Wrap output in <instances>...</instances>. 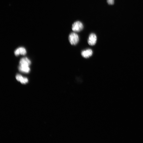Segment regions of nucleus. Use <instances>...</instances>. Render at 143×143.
<instances>
[{"label":"nucleus","instance_id":"nucleus-1","mask_svg":"<svg viewBox=\"0 0 143 143\" xmlns=\"http://www.w3.org/2000/svg\"><path fill=\"white\" fill-rule=\"evenodd\" d=\"M68 39L69 42L72 45H76L79 41V38L78 35L74 33H72L69 35Z\"/></svg>","mask_w":143,"mask_h":143},{"label":"nucleus","instance_id":"nucleus-2","mask_svg":"<svg viewBox=\"0 0 143 143\" xmlns=\"http://www.w3.org/2000/svg\"><path fill=\"white\" fill-rule=\"evenodd\" d=\"M83 28L84 26L82 23L79 21H77L73 24L72 30L74 31L79 32L83 30Z\"/></svg>","mask_w":143,"mask_h":143},{"label":"nucleus","instance_id":"nucleus-3","mask_svg":"<svg viewBox=\"0 0 143 143\" xmlns=\"http://www.w3.org/2000/svg\"><path fill=\"white\" fill-rule=\"evenodd\" d=\"M97 41V37L95 34L94 33L91 34L88 40V43L89 45L93 46L96 44Z\"/></svg>","mask_w":143,"mask_h":143},{"label":"nucleus","instance_id":"nucleus-4","mask_svg":"<svg viewBox=\"0 0 143 143\" xmlns=\"http://www.w3.org/2000/svg\"><path fill=\"white\" fill-rule=\"evenodd\" d=\"M93 54L92 50L90 49H88L83 51L81 53L82 56L85 58H88L91 57Z\"/></svg>","mask_w":143,"mask_h":143},{"label":"nucleus","instance_id":"nucleus-5","mask_svg":"<svg viewBox=\"0 0 143 143\" xmlns=\"http://www.w3.org/2000/svg\"><path fill=\"white\" fill-rule=\"evenodd\" d=\"M31 63L30 60L27 57L22 58L20 62V65L21 66H29Z\"/></svg>","mask_w":143,"mask_h":143},{"label":"nucleus","instance_id":"nucleus-6","mask_svg":"<svg viewBox=\"0 0 143 143\" xmlns=\"http://www.w3.org/2000/svg\"><path fill=\"white\" fill-rule=\"evenodd\" d=\"M27 52L25 49L24 47H20L17 49L15 52V55L16 56H18L20 54L22 55H25Z\"/></svg>","mask_w":143,"mask_h":143},{"label":"nucleus","instance_id":"nucleus-7","mask_svg":"<svg viewBox=\"0 0 143 143\" xmlns=\"http://www.w3.org/2000/svg\"><path fill=\"white\" fill-rule=\"evenodd\" d=\"M16 79L19 81H20L22 84H26L28 81L27 78L23 77L20 74H17L16 76Z\"/></svg>","mask_w":143,"mask_h":143},{"label":"nucleus","instance_id":"nucleus-8","mask_svg":"<svg viewBox=\"0 0 143 143\" xmlns=\"http://www.w3.org/2000/svg\"><path fill=\"white\" fill-rule=\"evenodd\" d=\"M19 70L20 71L28 73L30 71V69L29 66H20L19 68Z\"/></svg>","mask_w":143,"mask_h":143},{"label":"nucleus","instance_id":"nucleus-9","mask_svg":"<svg viewBox=\"0 0 143 143\" xmlns=\"http://www.w3.org/2000/svg\"><path fill=\"white\" fill-rule=\"evenodd\" d=\"M108 4L110 5H112L114 3V0H107Z\"/></svg>","mask_w":143,"mask_h":143}]
</instances>
